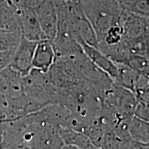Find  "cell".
Segmentation results:
<instances>
[{
  "label": "cell",
  "instance_id": "3957f363",
  "mask_svg": "<svg viewBox=\"0 0 149 149\" xmlns=\"http://www.w3.org/2000/svg\"><path fill=\"white\" fill-rule=\"evenodd\" d=\"M17 10L20 32L22 37L37 42L47 40L41 28L35 10L23 8L17 9Z\"/></svg>",
  "mask_w": 149,
  "mask_h": 149
},
{
  "label": "cell",
  "instance_id": "7c38bea8",
  "mask_svg": "<svg viewBox=\"0 0 149 149\" xmlns=\"http://www.w3.org/2000/svg\"><path fill=\"white\" fill-rule=\"evenodd\" d=\"M124 10L137 15L148 17V0H115Z\"/></svg>",
  "mask_w": 149,
  "mask_h": 149
},
{
  "label": "cell",
  "instance_id": "9c48e42d",
  "mask_svg": "<svg viewBox=\"0 0 149 149\" xmlns=\"http://www.w3.org/2000/svg\"><path fill=\"white\" fill-rule=\"evenodd\" d=\"M0 31L20 32L17 10L7 0H0Z\"/></svg>",
  "mask_w": 149,
  "mask_h": 149
},
{
  "label": "cell",
  "instance_id": "5bb4252c",
  "mask_svg": "<svg viewBox=\"0 0 149 149\" xmlns=\"http://www.w3.org/2000/svg\"><path fill=\"white\" fill-rule=\"evenodd\" d=\"M20 32L0 31V52L15 51L21 39Z\"/></svg>",
  "mask_w": 149,
  "mask_h": 149
},
{
  "label": "cell",
  "instance_id": "30bf717a",
  "mask_svg": "<svg viewBox=\"0 0 149 149\" xmlns=\"http://www.w3.org/2000/svg\"><path fill=\"white\" fill-rule=\"evenodd\" d=\"M128 129L130 138L141 143H149L148 122L132 115L128 118Z\"/></svg>",
  "mask_w": 149,
  "mask_h": 149
},
{
  "label": "cell",
  "instance_id": "6da1fadb",
  "mask_svg": "<svg viewBox=\"0 0 149 149\" xmlns=\"http://www.w3.org/2000/svg\"><path fill=\"white\" fill-rule=\"evenodd\" d=\"M64 146L58 129L44 122L33 132L24 146L29 149H61Z\"/></svg>",
  "mask_w": 149,
  "mask_h": 149
},
{
  "label": "cell",
  "instance_id": "7a4b0ae2",
  "mask_svg": "<svg viewBox=\"0 0 149 149\" xmlns=\"http://www.w3.org/2000/svg\"><path fill=\"white\" fill-rule=\"evenodd\" d=\"M37 43L22 36L17 47L13 54L9 66L22 77L27 75L32 69L33 56Z\"/></svg>",
  "mask_w": 149,
  "mask_h": 149
},
{
  "label": "cell",
  "instance_id": "277c9868",
  "mask_svg": "<svg viewBox=\"0 0 149 149\" xmlns=\"http://www.w3.org/2000/svg\"><path fill=\"white\" fill-rule=\"evenodd\" d=\"M35 11L43 33L52 42L57 32V14L53 0H44Z\"/></svg>",
  "mask_w": 149,
  "mask_h": 149
},
{
  "label": "cell",
  "instance_id": "4fadbf2b",
  "mask_svg": "<svg viewBox=\"0 0 149 149\" xmlns=\"http://www.w3.org/2000/svg\"><path fill=\"white\" fill-rule=\"evenodd\" d=\"M137 73L148 76V57L139 55H130L123 63Z\"/></svg>",
  "mask_w": 149,
  "mask_h": 149
},
{
  "label": "cell",
  "instance_id": "8992f818",
  "mask_svg": "<svg viewBox=\"0 0 149 149\" xmlns=\"http://www.w3.org/2000/svg\"><path fill=\"white\" fill-rule=\"evenodd\" d=\"M79 44L93 64L107 74L112 80L115 81L117 75V66L114 61L102 53L97 48L82 42H79Z\"/></svg>",
  "mask_w": 149,
  "mask_h": 149
},
{
  "label": "cell",
  "instance_id": "d6986e66",
  "mask_svg": "<svg viewBox=\"0 0 149 149\" xmlns=\"http://www.w3.org/2000/svg\"><path fill=\"white\" fill-rule=\"evenodd\" d=\"M4 129H5V123L0 124V149H1V144H2V142H3Z\"/></svg>",
  "mask_w": 149,
  "mask_h": 149
},
{
  "label": "cell",
  "instance_id": "9a60e30c",
  "mask_svg": "<svg viewBox=\"0 0 149 149\" xmlns=\"http://www.w3.org/2000/svg\"><path fill=\"white\" fill-rule=\"evenodd\" d=\"M100 149H120V142L113 130L108 132L104 136L100 145Z\"/></svg>",
  "mask_w": 149,
  "mask_h": 149
},
{
  "label": "cell",
  "instance_id": "8fae6325",
  "mask_svg": "<svg viewBox=\"0 0 149 149\" xmlns=\"http://www.w3.org/2000/svg\"><path fill=\"white\" fill-rule=\"evenodd\" d=\"M115 64L117 66V75L114 81L134 93L138 73L125 64Z\"/></svg>",
  "mask_w": 149,
  "mask_h": 149
},
{
  "label": "cell",
  "instance_id": "ba28073f",
  "mask_svg": "<svg viewBox=\"0 0 149 149\" xmlns=\"http://www.w3.org/2000/svg\"><path fill=\"white\" fill-rule=\"evenodd\" d=\"M58 133L64 145L72 146L78 149H100L82 132L72 128H59Z\"/></svg>",
  "mask_w": 149,
  "mask_h": 149
},
{
  "label": "cell",
  "instance_id": "ffe728a7",
  "mask_svg": "<svg viewBox=\"0 0 149 149\" xmlns=\"http://www.w3.org/2000/svg\"><path fill=\"white\" fill-rule=\"evenodd\" d=\"M61 149H78V148L72 146H66V145H64V146H63Z\"/></svg>",
  "mask_w": 149,
  "mask_h": 149
},
{
  "label": "cell",
  "instance_id": "52a82bcc",
  "mask_svg": "<svg viewBox=\"0 0 149 149\" xmlns=\"http://www.w3.org/2000/svg\"><path fill=\"white\" fill-rule=\"evenodd\" d=\"M55 58V51L51 41L45 40L38 42L33 56L32 68L48 72L53 66Z\"/></svg>",
  "mask_w": 149,
  "mask_h": 149
},
{
  "label": "cell",
  "instance_id": "5b68a950",
  "mask_svg": "<svg viewBox=\"0 0 149 149\" xmlns=\"http://www.w3.org/2000/svg\"><path fill=\"white\" fill-rule=\"evenodd\" d=\"M24 93L21 74L9 66L0 70V94L15 98Z\"/></svg>",
  "mask_w": 149,
  "mask_h": 149
},
{
  "label": "cell",
  "instance_id": "2e32d148",
  "mask_svg": "<svg viewBox=\"0 0 149 149\" xmlns=\"http://www.w3.org/2000/svg\"><path fill=\"white\" fill-rule=\"evenodd\" d=\"M133 115L140 118L141 120L148 122L149 113H148V105L137 101V104L135 108Z\"/></svg>",
  "mask_w": 149,
  "mask_h": 149
},
{
  "label": "cell",
  "instance_id": "ac0fdd59",
  "mask_svg": "<svg viewBox=\"0 0 149 149\" xmlns=\"http://www.w3.org/2000/svg\"><path fill=\"white\" fill-rule=\"evenodd\" d=\"M14 51L0 52V70L9 66Z\"/></svg>",
  "mask_w": 149,
  "mask_h": 149
},
{
  "label": "cell",
  "instance_id": "44dd1931",
  "mask_svg": "<svg viewBox=\"0 0 149 149\" xmlns=\"http://www.w3.org/2000/svg\"><path fill=\"white\" fill-rule=\"evenodd\" d=\"M7 1H10V0H7Z\"/></svg>",
  "mask_w": 149,
  "mask_h": 149
},
{
  "label": "cell",
  "instance_id": "e0dca14e",
  "mask_svg": "<svg viewBox=\"0 0 149 149\" xmlns=\"http://www.w3.org/2000/svg\"><path fill=\"white\" fill-rule=\"evenodd\" d=\"M120 149H149V143H141L130 138L120 143Z\"/></svg>",
  "mask_w": 149,
  "mask_h": 149
}]
</instances>
